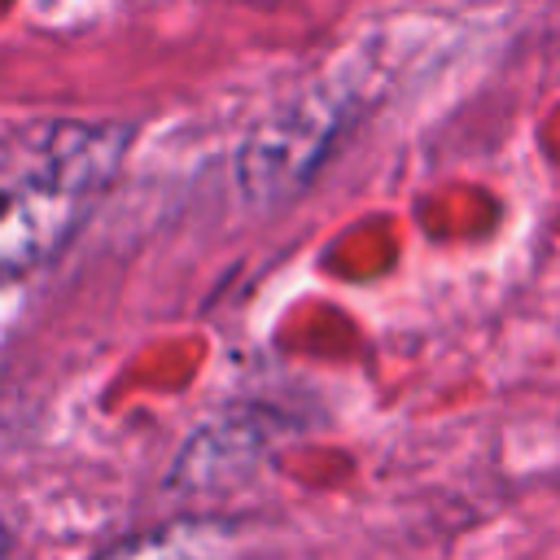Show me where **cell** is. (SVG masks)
<instances>
[{"mask_svg":"<svg viewBox=\"0 0 560 560\" xmlns=\"http://www.w3.org/2000/svg\"><path fill=\"white\" fill-rule=\"evenodd\" d=\"M136 127L35 118L0 136V280L48 262L114 184Z\"/></svg>","mask_w":560,"mask_h":560,"instance_id":"obj_1","label":"cell"},{"mask_svg":"<svg viewBox=\"0 0 560 560\" xmlns=\"http://www.w3.org/2000/svg\"><path fill=\"white\" fill-rule=\"evenodd\" d=\"M236 547V529L223 521H171L144 529L96 560H228Z\"/></svg>","mask_w":560,"mask_h":560,"instance_id":"obj_3","label":"cell"},{"mask_svg":"<svg viewBox=\"0 0 560 560\" xmlns=\"http://www.w3.org/2000/svg\"><path fill=\"white\" fill-rule=\"evenodd\" d=\"M354 88L350 79H315L289 92L276 109H267L232 153L236 197L254 210H276L293 201L319 162L332 153L337 136L350 127Z\"/></svg>","mask_w":560,"mask_h":560,"instance_id":"obj_2","label":"cell"}]
</instances>
